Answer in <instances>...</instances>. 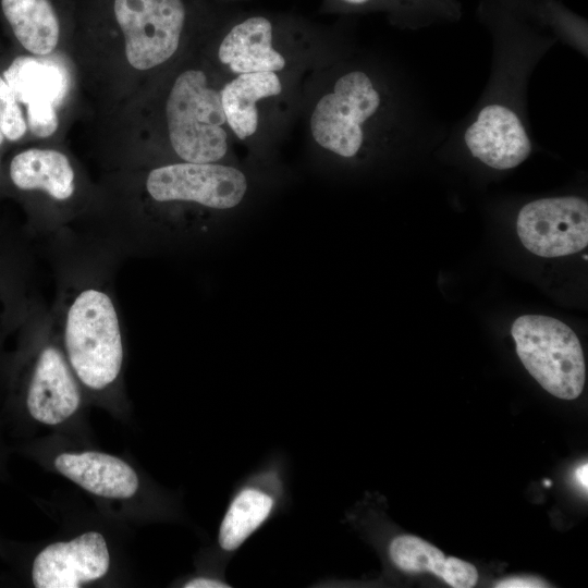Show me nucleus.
I'll return each instance as SVG.
<instances>
[{
  "instance_id": "1",
  "label": "nucleus",
  "mask_w": 588,
  "mask_h": 588,
  "mask_svg": "<svg viewBox=\"0 0 588 588\" xmlns=\"http://www.w3.org/2000/svg\"><path fill=\"white\" fill-rule=\"evenodd\" d=\"M60 529L47 540L20 542L0 537V558L20 583L34 588L125 587L132 578L130 527L56 501Z\"/></svg>"
},
{
  "instance_id": "2",
  "label": "nucleus",
  "mask_w": 588,
  "mask_h": 588,
  "mask_svg": "<svg viewBox=\"0 0 588 588\" xmlns=\"http://www.w3.org/2000/svg\"><path fill=\"white\" fill-rule=\"evenodd\" d=\"M12 452L83 491L108 518L132 526L184 519L182 498L160 486L135 461L57 433L24 440Z\"/></svg>"
},
{
  "instance_id": "3",
  "label": "nucleus",
  "mask_w": 588,
  "mask_h": 588,
  "mask_svg": "<svg viewBox=\"0 0 588 588\" xmlns=\"http://www.w3.org/2000/svg\"><path fill=\"white\" fill-rule=\"evenodd\" d=\"M389 110V94L375 73L336 58L307 77L299 114L319 156L352 161L382 137Z\"/></svg>"
},
{
  "instance_id": "4",
  "label": "nucleus",
  "mask_w": 588,
  "mask_h": 588,
  "mask_svg": "<svg viewBox=\"0 0 588 588\" xmlns=\"http://www.w3.org/2000/svg\"><path fill=\"white\" fill-rule=\"evenodd\" d=\"M338 58L319 24L278 12L231 14L215 29L210 65L224 79L246 73L309 75Z\"/></svg>"
},
{
  "instance_id": "5",
  "label": "nucleus",
  "mask_w": 588,
  "mask_h": 588,
  "mask_svg": "<svg viewBox=\"0 0 588 588\" xmlns=\"http://www.w3.org/2000/svg\"><path fill=\"white\" fill-rule=\"evenodd\" d=\"M89 406L61 342L47 340L28 354L23 377L0 413V422L4 431L24 440L48 431L93 441Z\"/></svg>"
},
{
  "instance_id": "6",
  "label": "nucleus",
  "mask_w": 588,
  "mask_h": 588,
  "mask_svg": "<svg viewBox=\"0 0 588 588\" xmlns=\"http://www.w3.org/2000/svg\"><path fill=\"white\" fill-rule=\"evenodd\" d=\"M61 344L90 405L127 424L131 407L122 389L125 347L117 309L107 293L95 287L77 293L65 314Z\"/></svg>"
},
{
  "instance_id": "7",
  "label": "nucleus",
  "mask_w": 588,
  "mask_h": 588,
  "mask_svg": "<svg viewBox=\"0 0 588 588\" xmlns=\"http://www.w3.org/2000/svg\"><path fill=\"white\" fill-rule=\"evenodd\" d=\"M203 65L179 71L169 84L163 102L168 145L179 161L237 163L221 103L225 79L210 63Z\"/></svg>"
},
{
  "instance_id": "8",
  "label": "nucleus",
  "mask_w": 588,
  "mask_h": 588,
  "mask_svg": "<svg viewBox=\"0 0 588 588\" xmlns=\"http://www.w3.org/2000/svg\"><path fill=\"white\" fill-rule=\"evenodd\" d=\"M309 75L246 73L225 79L221 103L234 145L267 154L299 115Z\"/></svg>"
},
{
  "instance_id": "9",
  "label": "nucleus",
  "mask_w": 588,
  "mask_h": 588,
  "mask_svg": "<svg viewBox=\"0 0 588 588\" xmlns=\"http://www.w3.org/2000/svg\"><path fill=\"white\" fill-rule=\"evenodd\" d=\"M290 462L275 451L238 480L232 489L213 542L201 548L194 565L225 572L242 547L291 503Z\"/></svg>"
},
{
  "instance_id": "10",
  "label": "nucleus",
  "mask_w": 588,
  "mask_h": 588,
  "mask_svg": "<svg viewBox=\"0 0 588 588\" xmlns=\"http://www.w3.org/2000/svg\"><path fill=\"white\" fill-rule=\"evenodd\" d=\"M128 63L147 71L170 62L200 14L192 0H110Z\"/></svg>"
},
{
  "instance_id": "11",
  "label": "nucleus",
  "mask_w": 588,
  "mask_h": 588,
  "mask_svg": "<svg viewBox=\"0 0 588 588\" xmlns=\"http://www.w3.org/2000/svg\"><path fill=\"white\" fill-rule=\"evenodd\" d=\"M516 353L534 379L562 400L583 392L586 367L580 342L562 321L540 315L518 317L511 329Z\"/></svg>"
},
{
  "instance_id": "12",
  "label": "nucleus",
  "mask_w": 588,
  "mask_h": 588,
  "mask_svg": "<svg viewBox=\"0 0 588 588\" xmlns=\"http://www.w3.org/2000/svg\"><path fill=\"white\" fill-rule=\"evenodd\" d=\"M145 187L151 200L159 205L219 213L243 204L250 180L238 163L176 161L150 170Z\"/></svg>"
},
{
  "instance_id": "13",
  "label": "nucleus",
  "mask_w": 588,
  "mask_h": 588,
  "mask_svg": "<svg viewBox=\"0 0 588 588\" xmlns=\"http://www.w3.org/2000/svg\"><path fill=\"white\" fill-rule=\"evenodd\" d=\"M516 231L532 254L563 257L588 244V205L579 197L541 198L526 204L518 212Z\"/></svg>"
},
{
  "instance_id": "14",
  "label": "nucleus",
  "mask_w": 588,
  "mask_h": 588,
  "mask_svg": "<svg viewBox=\"0 0 588 588\" xmlns=\"http://www.w3.org/2000/svg\"><path fill=\"white\" fill-rule=\"evenodd\" d=\"M464 140L475 158L497 170L513 169L531 152V142L520 119L501 103L483 107L466 128Z\"/></svg>"
},
{
  "instance_id": "15",
  "label": "nucleus",
  "mask_w": 588,
  "mask_h": 588,
  "mask_svg": "<svg viewBox=\"0 0 588 588\" xmlns=\"http://www.w3.org/2000/svg\"><path fill=\"white\" fill-rule=\"evenodd\" d=\"M3 78L16 100L26 106V123L38 137H47L58 127L54 105L65 91V76L53 62L19 57L7 69Z\"/></svg>"
},
{
  "instance_id": "16",
  "label": "nucleus",
  "mask_w": 588,
  "mask_h": 588,
  "mask_svg": "<svg viewBox=\"0 0 588 588\" xmlns=\"http://www.w3.org/2000/svg\"><path fill=\"white\" fill-rule=\"evenodd\" d=\"M387 555L391 564L403 573H431L454 588H471L478 580V572L473 564L454 556L445 558L440 549L413 535L391 538Z\"/></svg>"
},
{
  "instance_id": "17",
  "label": "nucleus",
  "mask_w": 588,
  "mask_h": 588,
  "mask_svg": "<svg viewBox=\"0 0 588 588\" xmlns=\"http://www.w3.org/2000/svg\"><path fill=\"white\" fill-rule=\"evenodd\" d=\"M10 177L20 189H40L57 200L69 199L75 189L68 157L53 149L30 148L17 154L10 163Z\"/></svg>"
},
{
  "instance_id": "18",
  "label": "nucleus",
  "mask_w": 588,
  "mask_h": 588,
  "mask_svg": "<svg viewBox=\"0 0 588 588\" xmlns=\"http://www.w3.org/2000/svg\"><path fill=\"white\" fill-rule=\"evenodd\" d=\"M5 22L27 51L46 56L58 45L61 20L52 0H0Z\"/></svg>"
},
{
  "instance_id": "19",
  "label": "nucleus",
  "mask_w": 588,
  "mask_h": 588,
  "mask_svg": "<svg viewBox=\"0 0 588 588\" xmlns=\"http://www.w3.org/2000/svg\"><path fill=\"white\" fill-rule=\"evenodd\" d=\"M27 123L15 95L3 76L0 75V145L4 138L15 142L22 138Z\"/></svg>"
},
{
  "instance_id": "20",
  "label": "nucleus",
  "mask_w": 588,
  "mask_h": 588,
  "mask_svg": "<svg viewBox=\"0 0 588 588\" xmlns=\"http://www.w3.org/2000/svg\"><path fill=\"white\" fill-rule=\"evenodd\" d=\"M171 587L177 588H230L225 572L205 565H195L193 572L174 579Z\"/></svg>"
},
{
  "instance_id": "21",
  "label": "nucleus",
  "mask_w": 588,
  "mask_h": 588,
  "mask_svg": "<svg viewBox=\"0 0 588 588\" xmlns=\"http://www.w3.org/2000/svg\"><path fill=\"white\" fill-rule=\"evenodd\" d=\"M381 0H322L321 12L351 13L378 10Z\"/></svg>"
},
{
  "instance_id": "22",
  "label": "nucleus",
  "mask_w": 588,
  "mask_h": 588,
  "mask_svg": "<svg viewBox=\"0 0 588 588\" xmlns=\"http://www.w3.org/2000/svg\"><path fill=\"white\" fill-rule=\"evenodd\" d=\"M548 586V583L534 576L510 577L495 584L498 588H542Z\"/></svg>"
},
{
  "instance_id": "23",
  "label": "nucleus",
  "mask_w": 588,
  "mask_h": 588,
  "mask_svg": "<svg viewBox=\"0 0 588 588\" xmlns=\"http://www.w3.org/2000/svg\"><path fill=\"white\" fill-rule=\"evenodd\" d=\"M11 452V446L7 444L4 430L0 422V482L8 481L10 479L8 461Z\"/></svg>"
},
{
  "instance_id": "24",
  "label": "nucleus",
  "mask_w": 588,
  "mask_h": 588,
  "mask_svg": "<svg viewBox=\"0 0 588 588\" xmlns=\"http://www.w3.org/2000/svg\"><path fill=\"white\" fill-rule=\"evenodd\" d=\"M575 477H576V480L579 482V485L587 492V488H588V464L587 463L580 465L575 470Z\"/></svg>"
},
{
  "instance_id": "25",
  "label": "nucleus",
  "mask_w": 588,
  "mask_h": 588,
  "mask_svg": "<svg viewBox=\"0 0 588 588\" xmlns=\"http://www.w3.org/2000/svg\"><path fill=\"white\" fill-rule=\"evenodd\" d=\"M544 485H546L547 487H550V486H551V481H550V480H546V481H544Z\"/></svg>"
},
{
  "instance_id": "26",
  "label": "nucleus",
  "mask_w": 588,
  "mask_h": 588,
  "mask_svg": "<svg viewBox=\"0 0 588 588\" xmlns=\"http://www.w3.org/2000/svg\"><path fill=\"white\" fill-rule=\"evenodd\" d=\"M225 1H236V0H225Z\"/></svg>"
}]
</instances>
